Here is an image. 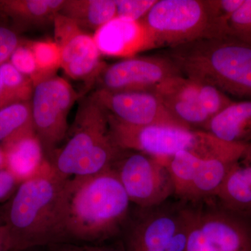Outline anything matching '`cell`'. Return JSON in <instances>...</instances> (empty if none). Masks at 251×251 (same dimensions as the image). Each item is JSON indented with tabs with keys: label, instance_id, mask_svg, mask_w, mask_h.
Here are the masks:
<instances>
[{
	"label": "cell",
	"instance_id": "obj_1",
	"mask_svg": "<svg viewBox=\"0 0 251 251\" xmlns=\"http://www.w3.org/2000/svg\"><path fill=\"white\" fill-rule=\"evenodd\" d=\"M131 202L112 168L67 178L57 210L59 243L99 244L120 238Z\"/></svg>",
	"mask_w": 251,
	"mask_h": 251
},
{
	"label": "cell",
	"instance_id": "obj_2",
	"mask_svg": "<svg viewBox=\"0 0 251 251\" xmlns=\"http://www.w3.org/2000/svg\"><path fill=\"white\" fill-rule=\"evenodd\" d=\"M185 77L227 96L251 99V40L228 33L170 48L165 53Z\"/></svg>",
	"mask_w": 251,
	"mask_h": 251
},
{
	"label": "cell",
	"instance_id": "obj_3",
	"mask_svg": "<svg viewBox=\"0 0 251 251\" xmlns=\"http://www.w3.org/2000/svg\"><path fill=\"white\" fill-rule=\"evenodd\" d=\"M67 179L50 165L40 174L18 186L2 217L14 250L58 244L57 204Z\"/></svg>",
	"mask_w": 251,
	"mask_h": 251
},
{
	"label": "cell",
	"instance_id": "obj_4",
	"mask_svg": "<svg viewBox=\"0 0 251 251\" xmlns=\"http://www.w3.org/2000/svg\"><path fill=\"white\" fill-rule=\"evenodd\" d=\"M62 148L48 158L63 177L87 176L110 169L124 150L115 145L107 112L90 97L80 102Z\"/></svg>",
	"mask_w": 251,
	"mask_h": 251
},
{
	"label": "cell",
	"instance_id": "obj_5",
	"mask_svg": "<svg viewBox=\"0 0 251 251\" xmlns=\"http://www.w3.org/2000/svg\"><path fill=\"white\" fill-rule=\"evenodd\" d=\"M109 128L115 145L122 150L139 151L163 159L180 151L204 158L240 160L249 145L227 143L205 130L173 125L132 126L108 115Z\"/></svg>",
	"mask_w": 251,
	"mask_h": 251
},
{
	"label": "cell",
	"instance_id": "obj_6",
	"mask_svg": "<svg viewBox=\"0 0 251 251\" xmlns=\"http://www.w3.org/2000/svg\"><path fill=\"white\" fill-rule=\"evenodd\" d=\"M153 47H175L229 33L215 0H157L140 21Z\"/></svg>",
	"mask_w": 251,
	"mask_h": 251
},
{
	"label": "cell",
	"instance_id": "obj_7",
	"mask_svg": "<svg viewBox=\"0 0 251 251\" xmlns=\"http://www.w3.org/2000/svg\"><path fill=\"white\" fill-rule=\"evenodd\" d=\"M122 229L125 251H186L192 216L190 203L135 207Z\"/></svg>",
	"mask_w": 251,
	"mask_h": 251
},
{
	"label": "cell",
	"instance_id": "obj_8",
	"mask_svg": "<svg viewBox=\"0 0 251 251\" xmlns=\"http://www.w3.org/2000/svg\"><path fill=\"white\" fill-rule=\"evenodd\" d=\"M112 168L130 202L137 207H154L175 196L174 184L169 171L154 157L124 150Z\"/></svg>",
	"mask_w": 251,
	"mask_h": 251
},
{
	"label": "cell",
	"instance_id": "obj_9",
	"mask_svg": "<svg viewBox=\"0 0 251 251\" xmlns=\"http://www.w3.org/2000/svg\"><path fill=\"white\" fill-rule=\"evenodd\" d=\"M77 97L69 82L56 75L34 86L30 100L33 126L47 158L67 138L68 116Z\"/></svg>",
	"mask_w": 251,
	"mask_h": 251
},
{
	"label": "cell",
	"instance_id": "obj_10",
	"mask_svg": "<svg viewBox=\"0 0 251 251\" xmlns=\"http://www.w3.org/2000/svg\"><path fill=\"white\" fill-rule=\"evenodd\" d=\"M159 160L171 175L175 196L191 204L214 199L229 170L239 161L204 158L187 151Z\"/></svg>",
	"mask_w": 251,
	"mask_h": 251
},
{
	"label": "cell",
	"instance_id": "obj_11",
	"mask_svg": "<svg viewBox=\"0 0 251 251\" xmlns=\"http://www.w3.org/2000/svg\"><path fill=\"white\" fill-rule=\"evenodd\" d=\"M53 24L54 41L61 49V68L71 78L92 85L106 65L100 59L93 36L61 14L55 16Z\"/></svg>",
	"mask_w": 251,
	"mask_h": 251
},
{
	"label": "cell",
	"instance_id": "obj_12",
	"mask_svg": "<svg viewBox=\"0 0 251 251\" xmlns=\"http://www.w3.org/2000/svg\"><path fill=\"white\" fill-rule=\"evenodd\" d=\"M90 97L108 115L126 125H165L186 128L172 116L152 90L97 89Z\"/></svg>",
	"mask_w": 251,
	"mask_h": 251
},
{
	"label": "cell",
	"instance_id": "obj_13",
	"mask_svg": "<svg viewBox=\"0 0 251 251\" xmlns=\"http://www.w3.org/2000/svg\"><path fill=\"white\" fill-rule=\"evenodd\" d=\"M182 75L166 54L128 57L105 65L97 77L98 89L151 90L170 77Z\"/></svg>",
	"mask_w": 251,
	"mask_h": 251
},
{
	"label": "cell",
	"instance_id": "obj_14",
	"mask_svg": "<svg viewBox=\"0 0 251 251\" xmlns=\"http://www.w3.org/2000/svg\"><path fill=\"white\" fill-rule=\"evenodd\" d=\"M151 90L172 116L186 128L203 130L211 120L203 104L199 81L176 75Z\"/></svg>",
	"mask_w": 251,
	"mask_h": 251
},
{
	"label": "cell",
	"instance_id": "obj_15",
	"mask_svg": "<svg viewBox=\"0 0 251 251\" xmlns=\"http://www.w3.org/2000/svg\"><path fill=\"white\" fill-rule=\"evenodd\" d=\"M94 41L100 54L128 57L151 49L146 29L140 21L115 18L95 31Z\"/></svg>",
	"mask_w": 251,
	"mask_h": 251
},
{
	"label": "cell",
	"instance_id": "obj_16",
	"mask_svg": "<svg viewBox=\"0 0 251 251\" xmlns=\"http://www.w3.org/2000/svg\"><path fill=\"white\" fill-rule=\"evenodd\" d=\"M5 156V168L20 184L37 176L50 163L34 128L26 130L1 147Z\"/></svg>",
	"mask_w": 251,
	"mask_h": 251
},
{
	"label": "cell",
	"instance_id": "obj_17",
	"mask_svg": "<svg viewBox=\"0 0 251 251\" xmlns=\"http://www.w3.org/2000/svg\"><path fill=\"white\" fill-rule=\"evenodd\" d=\"M214 199L224 209L251 221V157L234 163Z\"/></svg>",
	"mask_w": 251,
	"mask_h": 251
},
{
	"label": "cell",
	"instance_id": "obj_18",
	"mask_svg": "<svg viewBox=\"0 0 251 251\" xmlns=\"http://www.w3.org/2000/svg\"><path fill=\"white\" fill-rule=\"evenodd\" d=\"M203 130L227 143L251 145V99L234 101L212 117Z\"/></svg>",
	"mask_w": 251,
	"mask_h": 251
},
{
	"label": "cell",
	"instance_id": "obj_19",
	"mask_svg": "<svg viewBox=\"0 0 251 251\" xmlns=\"http://www.w3.org/2000/svg\"><path fill=\"white\" fill-rule=\"evenodd\" d=\"M64 0H0V14L25 27L53 23Z\"/></svg>",
	"mask_w": 251,
	"mask_h": 251
},
{
	"label": "cell",
	"instance_id": "obj_20",
	"mask_svg": "<svg viewBox=\"0 0 251 251\" xmlns=\"http://www.w3.org/2000/svg\"><path fill=\"white\" fill-rule=\"evenodd\" d=\"M59 14L73 20L82 29L97 31L116 18L115 0H64Z\"/></svg>",
	"mask_w": 251,
	"mask_h": 251
},
{
	"label": "cell",
	"instance_id": "obj_21",
	"mask_svg": "<svg viewBox=\"0 0 251 251\" xmlns=\"http://www.w3.org/2000/svg\"><path fill=\"white\" fill-rule=\"evenodd\" d=\"M33 128L30 100L8 104L0 108V147Z\"/></svg>",
	"mask_w": 251,
	"mask_h": 251
},
{
	"label": "cell",
	"instance_id": "obj_22",
	"mask_svg": "<svg viewBox=\"0 0 251 251\" xmlns=\"http://www.w3.org/2000/svg\"><path fill=\"white\" fill-rule=\"evenodd\" d=\"M28 44L34 54L37 66L39 72L37 84L55 76L56 73L62 65L61 49L58 44L51 40L29 41Z\"/></svg>",
	"mask_w": 251,
	"mask_h": 251
},
{
	"label": "cell",
	"instance_id": "obj_23",
	"mask_svg": "<svg viewBox=\"0 0 251 251\" xmlns=\"http://www.w3.org/2000/svg\"><path fill=\"white\" fill-rule=\"evenodd\" d=\"M0 75L10 103L31 100L34 92L32 81L18 72L9 61L0 66Z\"/></svg>",
	"mask_w": 251,
	"mask_h": 251
},
{
	"label": "cell",
	"instance_id": "obj_24",
	"mask_svg": "<svg viewBox=\"0 0 251 251\" xmlns=\"http://www.w3.org/2000/svg\"><path fill=\"white\" fill-rule=\"evenodd\" d=\"M9 62L23 75L29 77L34 86L39 81L35 58L28 42H22L11 54Z\"/></svg>",
	"mask_w": 251,
	"mask_h": 251
},
{
	"label": "cell",
	"instance_id": "obj_25",
	"mask_svg": "<svg viewBox=\"0 0 251 251\" xmlns=\"http://www.w3.org/2000/svg\"><path fill=\"white\" fill-rule=\"evenodd\" d=\"M116 18L140 21L156 2L157 0H115Z\"/></svg>",
	"mask_w": 251,
	"mask_h": 251
},
{
	"label": "cell",
	"instance_id": "obj_26",
	"mask_svg": "<svg viewBox=\"0 0 251 251\" xmlns=\"http://www.w3.org/2000/svg\"><path fill=\"white\" fill-rule=\"evenodd\" d=\"M230 34L251 40V0H245L244 4L228 21Z\"/></svg>",
	"mask_w": 251,
	"mask_h": 251
},
{
	"label": "cell",
	"instance_id": "obj_27",
	"mask_svg": "<svg viewBox=\"0 0 251 251\" xmlns=\"http://www.w3.org/2000/svg\"><path fill=\"white\" fill-rule=\"evenodd\" d=\"M48 251H125L121 239L99 244L58 243L48 246Z\"/></svg>",
	"mask_w": 251,
	"mask_h": 251
},
{
	"label": "cell",
	"instance_id": "obj_28",
	"mask_svg": "<svg viewBox=\"0 0 251 251\" xmlns=\"http://www.w3.org/2000/svg\"><path fill=\"white\" fill-rule=\"evenodd\" d=\"M21 43L22 41L16 31L9 26L0 24V66L9 60Z\"/></svg>",
	"mask_w": 251,
	"mask_h": 251
},
{
	"label": "cell",
	"instance_id": "obj_29",
	"mask_svg": "<svg viewBox=\"0 0 251 251\" xmlns=\"http://www.w3.org/2000/svg\"><path fill=\"white\" fill-rule=\"evenodd\" d=\"M16 177L6 168L0 170V202L14 196L20 186Z\"/></svg>",
	"mask_w": 251,
	"mask_h": 251
},
{
	"label": "cell",
	"instance_id": "obj_30",
	"mask_svg": "<svg viewBox=\"0 0 251 251\" xmlns=\"http://www.w3.org/2000/svg\"><path fill=\"white\" fill-rule=\"evenodd\" d=\"M245 0H215L216 7L221 17L228 21L229 18L244 4Z\"/></svg>",
	"mask_w": 251,
	"mask_h": 251
},
{
	"label": "cell",
	"instance_id": "obj_31",
	"mask_svg": "<svg viewBox=\"0 0 251 251\" xmlns=\"http://www.w3.org/2000/svg\"><path fill=\"white\" fill-rule=\"evenodd\" d=\"M12 250H14V249L7 227L5 225L0 226V251Z\"/></svg>",
	"mask_w": 251,
	"mask_h": 251
},
{
	"label": "cell",
	"instance_id": "obj_32",
	"mask_svg": "<svg viewBox=\"0 0 251 251\" xmlns=\"http://www.w3.org/2000/svg\"><path fill=\"white\" fill-rule=\"evenodd\" d=\"M8 104H10L9 99L7 98V96H6L2 79H1V75H0V108L8 105Z\"/></svg>",
	"mask_w": 251,
	"mask_h": 251
},
{
	"label": "cell",
	"instance_id": "obj_33",
	"mask_svg": "<svg viewBox=\"0 0 251 251\" xmlns=\"http://www.w3.org/2000/svg\"><path fill=\"white\" fill-rule=\"evenodd\" d=\"M5 156L2 148L0 147V170L5 168Z\"/></svg>",
	"mask_w": 251,
	"mask_h": 251
},
{
	"label": "cell",
	"instance_id": "obj_34",
	"mask_svg": "<svg viewBox=\"0 0 251 251\" xmlns=\"http://www.w3.org/2000/svg\"><path fill=\"white\" fill-rule=\"evenodd\" d=\"M246 156L251 157V144L250 145H249V150H248Z\"/></svg>",
	"mask_w": 251,
	"mask_h": 251
},
{
	"label": "cell",
	"instance_id": "obj_35",
	"mask_svg": "<svg viewBox=\"0 0 251 251\" xmlns=\"http://www.w3.org/2000/svg\"><path fill=\"white\" fill-rule=\"evenodd\" d=\"M4 221H3L2 217L0 216V226H4Z\"/></svg>",
	"mask_w": 251,
	"mask_h": 251
},
{
	"label": "cell",
	"instance_id": "obj_36",
	"mask_svg": "<svg viewBox=\"0 0 251 251\" xmlns=\"http://www.w3.org/2000/svg\"><path fill=\"white\" fill-rule=\"evenodd\" d=\"M18 251V250H12V251Z\"/></svg>",
	"mask_w": 251,
	"mask_h": 251
}]
</instances>
